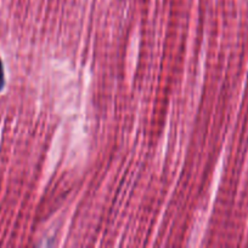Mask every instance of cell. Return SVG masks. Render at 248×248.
<instances>
[{
	"label": "cell",
	"mask_w": 248,
	"mask_h": 248,
	"mask_svg": "<svg viewBox=\"0 0 248 248\" xmlns=\"http://www.w3.org/2000/svg\"><path fill=\"white\" fill-rule=\"evenodd\" d=\"M5 84V77H4V67H2V62L0 61V91L2 90Z\"/></svg>",
	"instance_id": "obj_1"
}]
</instances>
